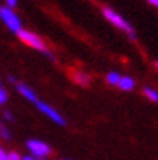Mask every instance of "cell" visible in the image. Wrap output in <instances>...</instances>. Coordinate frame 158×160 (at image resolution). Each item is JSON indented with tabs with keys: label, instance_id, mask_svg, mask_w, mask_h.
<instances>
[{
	"label": "cell",
	"instance_id": "4",
	"mask_svg": "<svg viewBox=\"0 0 158 160\" xmlns=\"http://www.w3.org/2000/svg\"><path fill=\"white\" fill-rule=\"evenodd\" d=\"M32 103L37 107V110L42 112V113L47 117V118H50L53 123H57V125H65V123H66V121H65V118H63V117H61V115H60L52 105H49L47 102H44V100H41V99H37V100L32 102Z\"/></svg>",
	"mask_w": 158,
	"mask_h": 160
},
{
	"label": "cell",
	"instance_id": "9",
	"mask_svg": "<svg viewBox=\"0 0 158 160\" xmlns=\"http://www.w3.org/2000/svg\"><path fill=\"white\" fill-rule=\"evenodd\" d=\"M144 96L148 99V100H152V102H158V92L152 88H145L144 89Z\"/></svg>",
	"mask_w": 158,
	"mask_h": 160
},
{
	"label": "cell",
	"instance_id": "13",
	"mask_svg": "<svg viewBox=\"0 0 158 160\" xmlns=\"http://www.w3.org/2000/svg\"><path fill=\"white\" fill-rule=\"evenodd\" d=\"M8 160H21V155L18 152H8Z\"/></svg>",
	"mask_w": 158,
	"mask_h": 160
},
{
	"label": "cell",
	"instance_id": "17",
	"mask_svg": "<svg viewBox=\"0 0 158 160\" xmlns=\"http://www.w3.org/2000/svg\"><path fill=\"white\" fill-rule=\"evenodd\" d=\"M147 2L150 3V5H153V7H156V8H158V0H147Z\"/></svg>",
	"mask_w": 158,
	"mask_h": 160
},
{
	"label": "cell",
	"instance_id": "19",
	"mask_svg": "<svg viewBox=\"0 0 158 160\" xmlns=\"http://www.w3.org/2000/svg\"><path fill=\"white\" fill-rule=\"evenodd\" d=\"M36 160H45V157H36Z\"/></svg>",
	"mask_w": 158,
	"mask_h": 160
},
{
	"label": "cell",
	"instance_id": "15",
	"mask_svg": "<svg viewBox=\"0 0 158 160\" xmlns=\"http://www.w3.org/2000/svg\"><path fill=\"white\" fill-rule=\"evenodd\" d=\"M0 160H8V152H5L2 147H0Z\"/></svg>",
	"mask_w": 158,
	"mask_h": 160
},
{
	"label": "cell",
	"instance_id": "20",
	"mask_svg": "<svg viewBox=\"0 0 158 160\" xmlns=\"http://www.w3.org/2000/svg\"><path fill=\"white\" fill-rule=\"evenodd\" d=\"M156 68H158V63H156Z\"/></svg>",
	"mask_w": 158,
	"mask_h": 160
},
{
	"label": "cell",
	"instance_id": "16",
	"mask_svg": "<svg viewBox=\"0 0 158 160\" xmlns=\"http://www.w3.org/2000/svg\"><path fill=\"white\" fill-rule=\"evenodd\" d=\"M3 117H5V118H7V120H10V121H12V120H13V115H12V113H10V112H3Z\"/></svg>",
	"mask_w": 158,
	"mask_h": 160
},
{
	"label": "cell",
	"instance_id": "14",
	"mask_svg": "<svg viewBox=\"0 0 158 160\" xmlns=\"http://www.w3.org/2000/svg\"><path fill=\"white\" fill-rule=\"evenodd\" d=\"M3 2L7 3V7L15 8V7H16V3H18V0H3Z\"/></svg>",
	"mask_w": 158,
	"mask_h": 160
},
{
	"label": "cell",
	"instance_id": "1",
	"mask_svg": "<svg viewBox=\"0 0 158 160\" xmlns=\"http://www.w3.org/2000/svg\"><path fill=\"white\" fill-rule=\"evenodd\" d=\"M102 13H103V16L107 18V20L113 24V26H116L118 29H121V31H124V32H127L129 36H131V39H136V34H134V29H132V26L129 24L124 18L119 15V13H116L113 8H110V7H103L102 8Z\"/></svg>",
	"mask_w": 158,
	"mask_h": 160
},
{
	"label": "cell",
	"instance_id": "7",
	"mask_svg": "<svg viewBox=\"0 0 158 160\" xmlns=\"http://www.w3.org/2000/svg\"><path fill=\"white\" fill-rule=\"evenodd\" d=\"M71 78H73V81L76 84H79V86H87V84L90 82V76L87 73L81 71V70H74L71 73Z\"/></svg>",
	"mask_w": 158,
	"mask_h": 160
},
{
	"label": "cell",
	"instance_id": "10",
	"mask_svg": "<svg viewBox=\"0 0 158 160\" xmlns=\"http://www.w3.org/2000/svg\"><path fill=\"white\" fill-rule=\"evenodd\" d=\"M119 74L118 73H115V71H111V73H108L107 74V82L110 84V86H118V82H119Z\"/></svg>",
	"mask_w": 158,
	"mask_h": 160
},
{
	"label": "cell",
	"instance_id": "18",
	"mask_svg": "<svg viewBox=\"0 0 158 160\" xmlns=\"http://www.w3.org/2000/svg\"><path fill=\"white\" fill-rule=\"evenodd\" d=\"M21 160H36V157H32V155H26V157H21Z\"/></svg>",
	"mask_w": 158,
	"mask_h": 160
},
{
	"label": "cell",
	"instance_id": "5",
	"mask_svg": "<svg viewBox=\"0 0 158 160\" xmlns=\"http://www.w3.org/2000/svg\"><path fill=\"white\" fill-rule=\"evenodd\" d=\"M27 149H29V152L32 157H47L52 149L49 144H45L44 141H39V139H31L27 141Z\"/></svg>",
	"mask_w": 158,
	"mask_h": 160
},
{
	"label": "cell",
	"instance_id": "2",
	"mask_svg": "<svg viewBox=\"0 0 158 160\" xmlns=\"http://www.w3.org/2000/svg\"><path fill=\"white\" fill-rule=\"evenodd\" d=\"M0 20L7 24V28H8L12 32H16V34H18V32L23 29V24H21L20 16L15 13L13 8L7 7V5H5V7H0Z\"/></svg>",
	"mask_w": 158,
	"mask_h": 160
},
{
	"label": "cell",
	"instance_id": "11",
	"mask_svg": "<svg viewBox=\"0 0 158 160\" xmlns=\"http://www.w3.org/2000/svg\"><path fill=\"white\" fill-rule=\"evenodd\" d=\"M7 100H8V92L2 88V84H0V105L7 103Z\"/></svg>",
	"mask_w": 158,
	"mask_h": 160
},
{
	"label": "cell",
	"instance_id": "3",
	"mask_svg": "<svg viewBox=\"0 0 158 160\" xmlns=\"http://www.w3.org/2000/svg\"><path fill=\"white\" fill-rule=\"evenodd\" d=\"M18 37L23 44H26L27 47H31L34 50H41V52H45L47 47H45V42L41 36H37L36 32L32 31H27V29H21L18 32Z\"/></svg>",
	"mask_w": 158,
	"mask_h": 160
},
{
	"label": "cell",
	"instance_id": "8",
	"mask_svg": "<svg viewBox=\"0 0 158 160\" xmlns=\"http://www.w3.org/2000/svg\"><path fill=\"white\" fill-rule=\"evenodd\" d=\"M118 88L121 91H132L134 89V79L129 76H121L118 82Z\"/></svg>",
	"mask_w": 158,
	"mask_h": 160
},
{
	"label": "cell",
	"instance_id": "6",
	"mask_svg": "<svg viewBox=\"0 0 158 160\" xmlns=\"http://www.w3.org/2000/svg\"><path fill=\"white\" fill-rule=\"evenodd\" d=\"M16 91L18 92H20L21 94V96L26 99V100H29V102H36L37 99H39V97H37V94L29 88V86H27V84H24V82H20V84H16Z\"/></svg>",
	"mask_w": 158,
	"mask_h": 160
},
{
	"label": "cell",
	"instance_id": "12",
	"mask_svg": "<svg viewBox=\"0 0 158 160\" xmlns=\"http://www.w3.org/2000/svg\"><path fill=\"white\" fill-rule=\"evenodd\" d=\"M0 138L2 139H10V131H8L7 128L0 126Z\"/></svg>",
	"mask_w": 158,
	"mask_h": 160
}]
</instances>
